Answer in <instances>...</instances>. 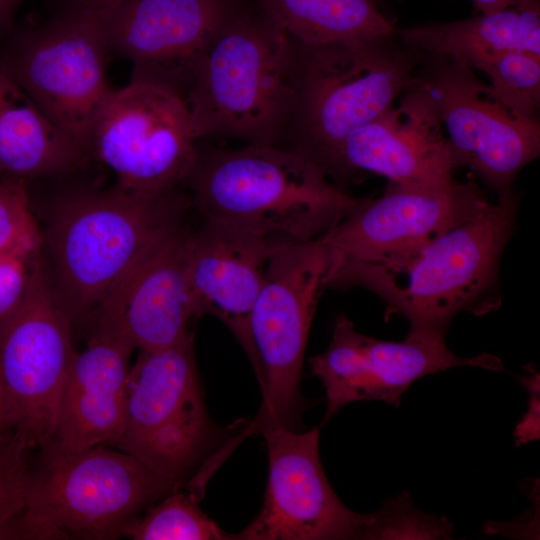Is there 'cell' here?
I'll return each mask as SVG.
<instances>
[{"mask_svg":"<svg viewBox=\"0 0 540 540\" xmlns=\"http://www.w3.org/2000/svg\"><path fill=\"white\" fill-rule=\"evenodd\" d=\"M518 201H490L418 251L370 264L333 254L328 287L359 286L409 322V336L445 339L462 312L484 315L501 304L499 265L515 227Z\"/></svg>","mask_w":540,"mask_h":540,"instance_id":"cell-1","label":"cell"},{"mask_svg":"<svg viewBox=\"0 0 540 540\" xmlns=\"http://www.w3.org/2000/svg\"><path fill=\"white\" fill-rule=\"evenodd\" d=\"M297 42L264 10L242 4L196 64L184 100L197 139L278 143L296 102Z\"/></svg>","mask_w":540,"mask_h":540,"instance_id":"cell-2","label":"cell"},{"mask_svg":"<svg viewBox=\"0 0 540 540\" xmlns=\"http://www.w3.org/2000/svg\"><path fill=\"white\" fill-rule=\"evenodd\" d=\"M186 181L204 218L290 242L320 238L360 202L305 152L278 143L198 151Z\"/></svg>","mask_w":540,"mask_h":540,"instance_id":"cell-3","label":"cell"},{"mask_svg":"<svg viewBox=\"0 0 540 540\" xmlns=\"http://www.w3.org/2000/svg\"><path fill=\"white\" fill-rule=\"evenodd\" d=\"M188 206L175 189L145 196L118 187L78 191L54 206L46 235L51 281L70 323L89 318Z\"/></svg>","mask_w":540,"mask_h":540,"instance_id":"cell-4","label":"cell"},{"mask_svg":"<svg viewBox=\"0 0 540 540\" xmlns=\"http://www.w3.org/2000/svg\"><path fill=\"white\" fill-rule=\"evenodd\" d=\"M242 430L219 427L207 413L194 333L168 347L139 351L129 372L124 429L115 448L164 480L203 490Z\"/></svg>","mask_w":540,"mask_h":540,"instance_id":"cell-5","label":"cell"},{"mask_svg":"<svg viewBox=\"0 0 540 540\" xmlns=\"http://www.w3.org/2000/svg\"><path fill=\"white\" fill-rule=\"evenodd\" d=\"M397 31L359 41L297 43L289 131L294 147L327 175L345 138L392 106L424 60L425 53L404 43Z\"/></svg>","mask_w":540,"mask_h":540,"instance_id":"cell-6","label":"cell"},{"mask_svg":"<svg viewBox=\"0 0 540 540\" xmlns=\"http://www.w3.org/2000/svg\"><path fill=\"white\" fill-rule=\"evenodd\" d=\"M43 450L44 461L31 470L22 539L124 537L149 507L182 489L115 447Z\"/></svg>","mask_w":540,"mask_h":540,"instance_id":"cell-7","label":"cell"},{"mask_svg":"<svg viewBox=\"0 0 540 540\" xmlns=\"http://www.w3.org/2000/svg\"><path fill=\"white\" fill-rule=\"evenodd\" d=\"M331 268V249L319 239L286 242L270 258L249 318L247 356L262 399L242 439L266 426L297 430L305 403L300 385L307 338Z\"/></svg>","mask_w":540,"mask_h":540,"instance_id":"cell-8","label":"cell"},{"mask_svg":"<svg viewBox=\"0 0 540 540\" xmlns=\"http://www.w3.org/2000/svg\"><path fill=\"white\" fill-rule=\"evenodd\" d=\"M42 258L19 304L0 319V379L11 436L27 450L54 435L63 388L76 351Z\"/></svg>","mask_w":540,"mask_h":540,"instance_id":"cell-9","label":"cell"},{"mask_svg":"<svg viewBox=\"0 0 540 540\" xmlns=\"http://www.w3.org/2000/svg\"><path fill=\"white\" fill-rule=\"evenodd\" d=\"M417 80L431 96L457 168L468 167L497 195L517 202L515 180L540 154V122L518 118L461 59L425 53Z\"/></svg>","mask_w":540,"mask_h":540,"instance_id":"cell-10","label":"cell"},{"mask_svg":"<svg viewBox=\"0 0 540 540\" xmlns=\"http://www.w3.org/2000/svg\"><path fill=\"white\" fill-rule=\"evenodd\" d=\"M197 140L181 94L132 78L113 90L97 119L89 154L116 175V187L152 196L187 180L197 159Z\"/></svg>","mask_w":540,"mask_h":540,"instance_id":"cell-11","label":"cell"},{"mask_svg":"<svg viewBox=\"0 0 540 540\" xmlns=\"http://www.w3.org/2000/svg\"><path fill=\"white\" fill-rule=\"evenodd\" d=\"M107 53L95 19L75 10L19 35L0 64L43 113L89 154L97 119L113 93L105 73Z\"/></svg>","mask_w":540,"mask_h":540,"instance_id":"cell-12","label":"cell"},{"mask_svg":"<svg viewBox=\"0 0 540 540\" xmlns=\"http://www.w3.org/2000/svg\"><path fill=\"white\" fill-rule=\"evenodd\" d=\"M268 482L257 516L238 540L379 539L377 512L348 509L333 491L319 455V431L266 426Z\"/></svg>","mask_w":540,"mask_h":540,"instance_id":"cell-13","label":"cell"},{"mask_svg":"<svg viewBox=\"0 0 540 540\" xmlns=\"http://www.w3.org/2000/svg\"><path fill=\"white\" fill-rule=\"evenodd\" d=\"M242 4L241 0H112L87 14L97 22L108 52L133 64V79L164 84L184 98L202 54Z\"/></svg>","mask_w":540,"mask_h":540,"instance_id":"cell-14","label":"cell"},{"mask_svg":"<svg viewBox=\"0 0 540 540\" xmlns=\"http://www.w3.org/2000/svg\"><path fill=\"white\" fill-rule=\"evenodd\" d=\"M489 200L472 180L439 185L389 182L318 238L340 259L385 264L402 259L479 212Z\"/></svg>","mask_w":540,"mask_h":540,"instance_id":"cell-15","label":"cell"},{"mask_svg":"<svg viewBox=\"0 0 540 540\" xmlns=\"http://www.w3.org/2000/svg\"><path fill=\"white\" fill-rule=\"evenodd\" d=\"M327 400L323 422L355 401L378 400L398 407L406 390L421 377L457 366L505 371L489 353L454 354L445 339L409 336L403 341L379 340L358 332L345 314L335 321L327 349L309 359Z\"/></svg>","mask_w":540,"mask_h":540,"instance_id":"cell-16","label":"cell"},{"mask_svg":"<svg viewBox=\"0 0 540 540\" xmlns=\"http://www.w3.org/2000/svg\"><path fill=\"white\" fill-rule=\"evenodd\" d=\"M191 231L182 225L156 244L105 296L89 318L92 331L133 350L174 345L193 334L187 279Z\"/></svg>","mask_w":540,"mask_h":540,"instance_id":"cell-17","label":"cell"},{"mask_svg":"<svg viewBox=\"0 0 540 540\" xmlns=\"http://www.w3.org/2000/svg\"><path fill=\"white\" fill-rule=\"evenodd\" d=\"M456 169L437 108L416 76L393 104L341 143L330 173L366 171L404 185H439Z\"/></svg>","mask_w":540,"mask_h":540,"instance_id":"cell-18","label":"cell"},{"mask_svg":"<svg viewBox=\"0 0 540 540\" xmlns=\"http://www.w3.org/2000/svg\"><path fill=\"white\" fill-rule=\"evenodd\" d=\"M286 242L211 218L191 232L187 279L195 317L220 319L247 355L252 308L270 258Z\"/></svg>","mask_w":540,"mask_h":540,"instance_id":"cell-19","label":"cell"},{"mask_svg":"<svg viewBox=\"0 0 540 540\" xmlns=\"http://www.w3.org/2000/svg\"><path fill=\"white\" fill-rule=\"evenodd\" d=\"M133 351L113 337L91 332L85 348L74 356L54 435L45 448L75 453L100 445L115 446L124 429Z\"/></svg>","mask_w":540,"mask_h":540,"instance_id":"cell-20","label":"cell"},{"mask_svg":"<svg viewBox=\"0 0 540 540\" xmlns=\"http://www.w3.org/2000/svg\"><path fill=\"white\" fill-rule=\"evenodd\" d=\"M86 155L0 64V179L62 174Z\"/></svg>","mask_w":540,"mask_h":540,"instance_id":"cell-21","label":"cell"},{"mask_svg":"<svg viewBox=\"0 0 540 540\" xmlns=\"http://www.w3.org/2000/svg\"><path fill=\"white\" fill-rule=\"evenodd\" d=\"M402 41L424 53L457 57L470 67L505 50L540 55V3L509 6L464 20L398 27Z\"/></svg>","mask_w":540,"mask_h":540,"instance_id":"cell-22","label":"cell"},{"mask_svg":"<svg viewBox=\"0 0 540 540\" xmlns=\"http://www.w3.org/2000/svg\"><path fill=\"white\" fill-rule=\"evenodd\" d=\"M299 44L359 41L395 33L379 0H257Z\"/></svg>","mask_w":540,"mask_h":540,"instance_id":"cell-23","label":"cell"},{"mask_svg":"<svg viewBox=\"0 0 540 540\" xmlns=\"http://www.w3.org/2000/svg\"><path fill=\"white\" fill-rule=\"evenodd\" d=\"M199 500L181 489L149 507L125 531L133 540H229L224 532L198 505Z\"/></svg>","mask_w":540,"mask_h":540,"instance_id":"cell-24","label":"cell"},{"mask_svg":"<svg viewBox=\"0 0 540 540\" xmlns=\"http://www.w3.org/2000/svg\"><path fill=\"white\" fill-rule=\"evenodd\" d=\"M471 68L489 77L491 94L513 115L539 120L540 55L505 50L479 59Z\"/></svg>","mask_w":540,"mask_h":540,"instance_id":"cell-25","label":"cell"},{"mask_svg":"<svg viewBox=\"0 0 540 540\" xmlns=\"http://www.w3.org/2000/svg\"><path fill=\"white\" fill-rule=\"evenodd\" d=\"M27 452L11 435L0 439V539H22L32 470Z\"/></svg>","mask_w":540,"mask_h":540,"instance_id":"cell-26","label":"cell"},{"mask_svg":"<svg viewBox=\"0 0 540 540\" xmlns=\"http://www.w3.org/2000/svg\"><path fill=\"white\" fill-rule=\"evenodd\" d=\"M43 235L28 237L0 255V319L22 300L41 260Z\"/></svg>","mask_w":540,"mask_h":540,"instance_id":"cell-27","label":"cell"},{"mask_svg":"<svg viewBox=\"0 0 540 540\" xmlns=\"http://www.w3.org/2000/svg\"><path fill=\"white\" fill-rule=\"evenodd\" d=\"M40 233L31 210L27 180L0 179V255Z\"/></svg>","mask_w":540,"mask_h":540,"instance_id":"cell-28","label":"cell"},{"mask_svg":"<svg viewBox=\"0 0 540 540\" xmlns=\"http://www.w3.org/2000/svg\"><path fill=\"white\" fill-rule=\"evenodd\" d=\"M474 6L475 12L489 14L503 10L515 4L514 0H470Z\"/></svg>","mask_w":540,"mask_h":540,"instance_id":"cell-29","label":"cell"},{"mask_svg":"<svg viewBox=\"0 0 540 540\" xmlns=\"http://www.w3.org/2000/svg\"><path fill=\"white\" fill-rule=\"evenodd\" d=\"M11 435L9 429V421L7 415L5 395L0 379V439L5 438L6 436Z\"/></svg>","mask_w":540,"mask_h":540,"instance_id":"cell-30","label":"cell"},{"mask_svg":"<svg viewBox=\"0 0 540 540\" xmlns=\"http://www.w3.org/2000/svg\"><path fill=\"white\" fill-rule=\"evenodd\" d=\"M22 0H0V28H4L11 20V16Z\"/></svg>","mask_w":540,"mask_h":540,"instance_id":"cell-31","label":"cell"},{"mask_svg":"<svg viewBox=\"0 0 540 540\" xmlns=\"http://www.w3.org/2000/svg\"><path fill=\"white\" fill-rule=\"evenodd\" d=\"M76 5V11L93 13L102 8L112 0H73Z\"/></svg>","mask_w":540,"mask_h":540,"instance_id":"cell-32","label":"cell"}]
</instances>
